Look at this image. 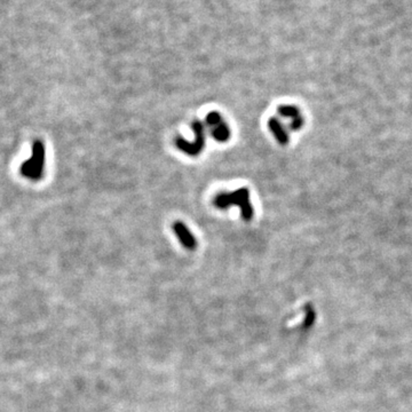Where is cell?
<instances>
[{
	"mask_svg": "<svg viewBox=\"0 0 412 412\" xmlns=\"http://www.w3.org/2000/svg\"><path fill=\"white\" fill-rule=\"evenodd\" d=\"M213 205L219 210H227L232 206H238L242 218L245 221H250L253 217V208L250 200V192L246 188L234 190L232 193H219L213 198Z\"/></svg>",
	"mask_w": 412,
	"mask_h": 412,
	"instance_id": "obj_1",
	"label": "cell"
},
{
	"mask_svg": "<svg viewBox=\"0 0 412 412\" xmlns=\"http://www.w3.org/2000/svg\"><path fill=\"white\" fill-rule=\"evenodd\" d=\"M192 128L195 134L194 141H187L183 138L178 137L175 138V147H177L180 152L190 156V157H197V156L203 153L205 147V127L203 123L198 119H195L192 123Z\"/></svg>",
	"mask_w": 412,
	"mask_h": 412,
	"instance_id": "obj_2",
	"label": "cell"
},
{
	"mask_svg": "<svg viewBox=\"0 0 412 412\" xmlns=\"http://www.w3.org/2000/svg\"><path fill=\"white\" fill-rule=\"evenodd\" d=\"M45 165V147L42 141H34L31 158L22 164L21 173L31 180H39L43 177Z\"/></svg>",
	"mask_w": 412,
	"mask_h": 412,
	"instance_id": "obj_3",
	"label": "cell"
},
{
	"mask_svg": "<svg viewBox=\"0 0 412 412\" xmlns=\"http://www.w3.org/2000/svg\"><path fill=\"white\" fill-rule=\"evenodd\" d=\"M206 125L210 128V132L212 134V138L218 142H227L230 139V127L228 124L224 122L223 117L218 111H211L206 115L205 118Z\"/></svg>",
	"mask_w": 412,
	"mask_h": 412,
	"instance_id": "obj_4",
	"label": "cell"
},
{
	"mask_svg": "<svg viewBox=\"0 0 412 412\" xmlns=\"http://www.w3.org/2000/svg\"><path fill=\"white\" fill-rule=\"evenodd\" d=\"M172 229L174 234L177 235L179 242L184 249L189 251H194L197 248V239H196L195 235L190 232L188 226L183 223L182 221H175L172 224Z\"/></svg>",
	"mask_w": 412,
	"mask_h": 412,
	"instance_id": "obj_5",
	"label": "cell"
},
{
	"mask_svg": "<svg viewBox=\"0 0 412 412\" xmlns=\"http://www.w3.org/2000/svg\"><path fill=\"white\" fill-rule=\"evenodd\" d=\"M268 126L271 132H273L275 139L277 140L279 143H282V144L288 143V141H289L288 133H286L283 125L280 124V122L277 118H270L268 122Z\"/></svg>",
	"mask_w": 412,
	"mask_h": 412,
	"instance_id": "obj_6",
	"label": "cell"
},
{
	"mask_svg": "<svg viewBox=\"0 0 412 412\" xmlns=\"http://www.w3.org/2000/svg\"><path fill=\"white\" fill-rule=\"evenodd\" d=\"M278 113L282 115L283 117H290L293 119L292 127L294 129H298L301 126V124H303V120L299 118L298 109L294 107H291V105H282V107L278 108Z\"/></svg>",
	"mask_w": 412,
	"mask_h": 412,
	"instance_id": "obj_7",
	"label": "cell"
},
{
	"mask_svg": "<svg viewBox=\"0 0 412 412\" xmlns=\"http://www.w3.org/2000/svg\"><path fill=\"white\" fill-rule=\"evenodd\" d=\"M314 320H315V313H314V310H313V308H310L309 306H308V310H307V317H306V323H305V326L306 328H307V326H310L311 324L314 323Z\"/></svg>",
	"mask_w": 412,
	"mask_h": 412,
	"instance_id": "obj_8",
	"label": "cell"
}]
</instances>
